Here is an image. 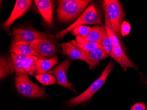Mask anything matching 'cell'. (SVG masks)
Segmentation results:
<instances>
[{
  "mask_svg": "<svg viewBox=\"0 0 147 110\" xmlns=\"http://www.w3.org/2000/svg\"><path fill=\"white\" fill-rule=\"evenodd\" d=\"M90 1L87 0H59L57 9L58 20L62 23L74 20L83 12Z\"/></svg>",
  "mask_w": 147,
  "mask_h": 110,
  "instance_id": "6da1fadb",
  "label": "cell"
},
{
  "mask_svg": "<svg viewBox=\"0 0 147 110\" xmlns=\"http://www.w3.org/2000/svg\"><path fill=\"white\" fill-rule=\"evenodd\" d=\"M113 70V63L111 61L102 72L101 76L90 86L84 92L75 98H71L68 101L70 106H75L82 104L90 100L93 95L99 90L105 83L107 78Z\"/></svg>",
  "mask_w": 147,
  "mask_h": 110,
  "instance_id": "7a4b0ae2",
  "label": "cell"
},
{
  "mask_svg": "<svg viewBox=\"0 0 147 110\" xmlns=\"http://www.w3.org/2000/svg\"><path fill=\"white\" fill-rule=\"evenodd\" d=\"M102 24L103 20L100 13L93 5L89 6L76 22L65 29L57 33L55 38H63L67 34L72 31L75 28L85 24Z\"/></svg>",
  "mask_w": 147,
  "mask_h": 110,
  "instance_id": "3957f363",
  "label": "cell"
},
{
  "mask_svg": "<svg viewBox=\"0 0 147 110\" xmlns=\"http://www.w3.org/2000/svg\"><path fill=\"white\" fill-rule=\"evenodd\" d=\"M15 84L18 92L26 97L38 98L45 96L43 89L32 82L28 74H16Z\"/></svg>",
  "mask_w": 147,
  "mask_h": 110,
  "instance_id": "277c9868",
  "label": "cell"
},
{
  "mask_svg": "<svg viewBox=\"0 0 147 110\" xmlns=\"http://www.w3.org/2000/svg\"><path fill=\"white\" fill-rule=\"evenodd\" d=\"M103 7L116 35L120 37V29L124 16L121 3L117 0H105L103 1Z\"/></svg>",
  "mask_w": 147,
  "mask_h": 110,
  "instance_id": "5b68a950",
  "label": "cell"
},
{
  "mask_svg": "<svg viewBox=\"0 0 147 110\" xmlns=\"http://www.w3.org/2000/svg\"><path fill=\"white\" fill-rule=\"evenodd\" d=\"M10 35L12 36L13 42H24L30 45L34 40L39 39H48L55 43L54 37L51 34L40 32L34 29L16 28Z\"/></svg>",
  "mask_w": 147,
  "mask_h": 110,
  "instance_id": "8992f818",
  "label": "cell"
},
{
  "mask_svg": "<svg viewBox=\"0 0 147 110\" xmlns=\"http://www.w3.org/2000/svg\"><path fill=\"white\" fill-rule=\"evenodd\" d=\"M32 1L30 0H17L9 19L2 24L3 28L9 30L11 26L16 20L23 16L30 9Z\"/></svg>",
  "mask_w": 147,
  "mask_h": 110,
  "instance_id": "52a82bcc",
  "label": "cell"
},
{
  "mask_svg": "<svg viewBox=\"0 0 147 110\" xmlns=\"http://www.w3.org/2000/svg\"><path fill=\"white\" fill-rule=\"evenodd\" d=\"M70 63L69 59H66L59 65L50 70L48 72L50 74L54 75L57 78L58 85L68 88L75 92L72 83H70L67 81L66 75V72L70 66Z\"/></svg>",
  "mask_w": 147,
  "mask_h": 110,
  "instance_id": "ba28073f",
  "label": "cell"
},
{
  "mask_svg": "<svg viewBox=\"0 0 147 110\" xmlns=\"http://www.w3.org/2000/svg\"><path fill=\"white\" fill-rule=\"evenodd\" d=\"M30 46L36 53L46 58L52 57L58 51L54 43L45 39H39L34 40Z\"/></svg>",
  "mask_w": 147,
  "mask_h": 110,
  "instance_id": "9c48e42d",
  "label": "cell"
},
{
  "mask_svg": "<svg viewBox=\"0 0 147 110\" xmlns=\"http://www.w3.org/2000/svg\"><path fill=\"white\" fill-rule=\"evenodd\" d=\"M37 8L46 24L52 26L53 23V11L54 6L50 0H35Z\"/></svg>",
  "mask_w": 147,
  "mask_h": 110,
  "instance_id": "30bf717a",
  "label": "cell"
},
{
  "mask_svg": "<svg viewBox=\"0 0 147 110\" xmlns=\"http://www.w3.org/2000/svg\"><path fill=\"white\" fill-rule=\"evenodd\" d=\"M9 51L10 53H14L16 54L34 56L38 57L41 59H47V58L36 53L31 47L30 45L24 42H12Z\"/></svg>",
  "mask_w": 147,
  "mask_h": 110,
  "instance_id": "8fae6325",
  "label": "cell"
},
{
  "mask_svg": "<svg viewBox=\"0 0 147 110\" xmlns=\"http://www.w3.org/2000/svg\"><path fill=\"white\" fill-rule=\"evenodd\" d=\"M111 57L119 63L125 72H126L128 68H136L135 65L126 56L121 47V45L117 46H114Z\"/></svg>",
  "mask_w": 147,
  "mask_h": 110,
  "instance_id": "7c38bea8",
  "label": "cell"
},
{
  "mask_svg": "<svg viewBox=\"0 0 147 110\" xmlns=\"http://www.w3.org/2000/svg\"><path fill=\"white\" fill-rule=\"evenodd\" d=\"M80 50H81L82 52L85 55L86 57L89 61L90 69L94 68L99 65L100 61L108 57L109 56L105 52L103 48H97L93 49L92 51L89 52L84 51L81 49Z\"/></svg>",
  "mask_w": 147,
  "mask_h": 110,
  "instance_id": "4fadbf2b",
  "label": "cell"
},
{
  "mask_svg": "<svg viewBox=\"0 0 147 110\" xmlns=\"http://www.w3.org/2000/svg\"><path fill=\"white\" fill-rule=\"evenodd\" d=\"M61 46L63 54L68 56L73 59L83 60L90 65L89 61L81 50L71 43H63L61 44Z\"/></svg>",
  "mask_w": 147,
  "mask_h": 110,
  "instance_id": "5bb4252c",
  "label": "cell"
},
{
  "mask_svg": "<svg viewBox=\"0 0 147 110\" xmlns=\"http://www.w3.org/2000/svg\"><path fill=\"white\" fill-rule=\"evenodd\" d=\"M58 63V58L57 56L49 59H39L36 64L35 74L46 73L49 72L51 68L57 65Z\"/></svg>",
  "mask_w": 147,
  "mask_h": 110,
  "instance_id": "9a60e30c",
  "label": "cell"
},
{
  "mask_svg": "<svg viewBox=\"0 0 147 110\" xmlns=\"http://www.w3.org/2000/svg\"><path fill=\"white\" fill-rule=\"evenodd\" d=\"M71 43L82 50L86 52L92 51L93 49L97 48H103L101 45L90 42L84 38L79 37H76V40H72Z\"/></svg>",
  "mask_w": 147,
  "mask_h": 110,
  "instance_id": "2e32d148",
  "label": "cell"
},
{
  "mask_svg": "<svg viewBox=\"0 0 147 110\" xmlns=\"http://www.w3.org/2000/svg\"><path fill=\"white\" fill-rule=\"evenodd\" d=\"M38 57L34 56H28L22 63V68L25 74L33 75L35 74L36 64L39 59Z\"/></svg>",
  "mask_w": 147,
  "mask_h": 110,
  "instance_id": "e0dca14e",
  "label": "cell"
},
{
  "mask_svg": "<svg viewBox=\"0 0 147 110\" xmlns=\"http://www.w3.org/2000/svg\"><path fill=\"white\" fill-rule=\"evenodd\" d=\"M14 72L10 57H1V79H3Z\"/></svg>",
  "mask_w": 147,
  "mask_h": 110,
  "instance_id": "ac0fdd59",
  "label": "cell"
},
{
  "mask_svg": "<svg viewBox=\"0 0 147 110\" xmlns=\"http://www.w3.org/2000/svg\"><path fill=\"white\" fill-rule=\"evenodd\" d=\"M29 56L24 55H17L11 53V59L13 65L14 72L16 73V74H24L22 68V63L24 60H25Z\"/></svg>",
  "mask_w": 147,
  "mask_h": 110,
  "instance_id": "d6986e66",
  "label": "cell"
},
{
  "mask_svg": "<svg viewBox=\"0 0 147 110\" xmlns=\"http://www.w3.org/2000/svg\"><path fill=\"white\" fill-rule=\"evenodd\" d=\"M103 29V26H93L92 27L89 34L86 38H84L90 42L96 43L100 45Z\"/></svg>",
  "mask_w": 147,
  "mask_h": 110,
  "instance_id": "ffe728a7",
  "label": "cell"
},
{
  "mask_svg": "<svg viewBox=\"0 0 147 110\" xmlns=\"http://www.w3.org/2000/svg\"><path fill=\"white\" fill-rule=\"evenodd\" d=\"M105 26L108 37L111 40L113 43L114 46L120 45V43L119 40L114 30L113 29V27H112V25L109 19L106 12H105Z\"/></svg>",
  "mask_w": 147,
  "mask_h": 110,
  "instance_id": "44dd1931",
  "label": "cell"
},
{
  "mask_svg": "<svg viewBox=\"0 0 147 110\" xmlns=\"http://www.w3.org/2000/svg\"><path fill=\"white\" fill-rule=\"evenodd\" d=\"M100 45L103 47V49H104L105 52L109 56L111 57L112 54L114 45L111 40L108 37L106 30L105 28V26H103Z\"/></svg>",
  "mask_w": 147,
  "mask_h": 110,
  "instance_id": "7402d4cb",
  "label": "cell"
},
{
  "mask_svg": "<svg viewBox=\"0 0 147 110\" xmlns=\"http://www.w3.org/2000/svg\"><path fill=\"white\" fill-rule=\"evenodd\" d=\"M35 77L39 82L44 86L53 85L57 82V78L50 74H41L35 75Z\"/></svg>",
  "mask_w": 147,
  "mask_h": 110,
  "instance_id": "603a6c76",
  "label": "cell"
},
{
  "mask_svg": "<svg viewBox=\"0 0 147 110\" xmlns=\"http://www.w3.org/2000/svg\"><path fill=\"white\" fill-rule=\"evenodd\" d=\"M91 28L92 27L85 26H78L72 31V34L76 37L85 38L89 34Z\"/></svg>",
  "mask_w": 147,
  "mask_h": 110,
  "instance_id": "cb8c5ba5",
  "label": "cell"
},
{
  "mask_svg": "<svg viewBox=\"0 0 147 110\" xmlns=\"http://www.w3.org/2000/svg\"><path fill=\"white\" fill-rule=\"evenodd\" d=\"M120 30L122 36H125L129 34L131 30L130 24L126 21H123L121 25Z\"/></svg>",
  "mask_w": 147,
  "mask_h": 110,
  "instance_id": "d4e9b609",
  "label": "cell"
},
{
  "mask_svg": "<svg viewBox=\"0 0 147 110\" xmlns=\"http://www.w3.org/2000/svg\"><path fill=\"white\" fill-rule=\"evenodd\" d=\"M146 107L144 103H137L132 107L131 110H146Z\"/></svg>",
  "mask_w": 147,
  "mask_h": 110,
  "instance_id": "484cf974",
  "label": "cell"
}]
</instances>
